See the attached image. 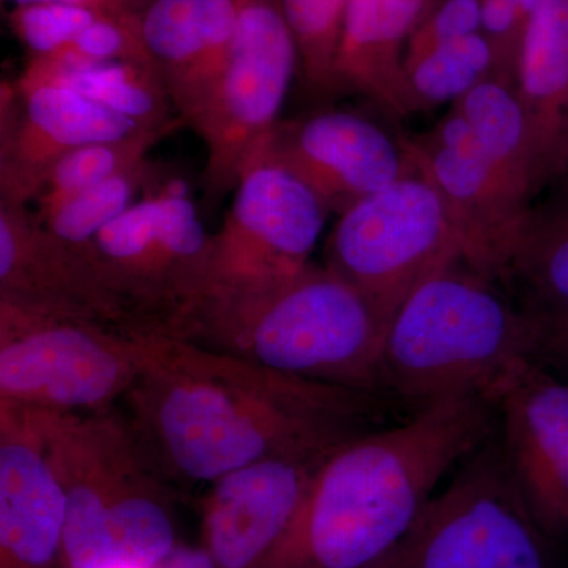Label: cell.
<instances>
[{
  "label": "cell",
  "mask_w": 568,
  "mask_h": 568,
  "mask_svg": "<svg viewBox=\"0 0 568 568\" xmlns=\"http://www.w3.org/2000/svg\"><path fill=\"white\" fill-rule=\"evenodd\" d=\"M13 6H28V3H69V6L85 7V9L106 11L118 14H142L153 0H6Z\"/></svg>",
  "instance_id": "33"
},
{
  "label": "cell",
  "mask_w": 568,
  "mask_h": 568,
  "mask_svg": "<svg viewBox=\"0 0 568 568\" xmlns=\"http://www.w3.org/2000/svg\"><path fill=\"white\" fill-rule=\"evenodd\" d=\"M335 448L263 459L212 484L203 506V552L212 568H264Z\"/></svg>",
  "instance_id": "15"
},
{
  "label": "cell",
  "mask_w": 568,
  "mask_h": 568,
  "mask_svg": "<svg viewBox=\"0 0 568 568\" xmlns=\"http://www.w3.org/2000/svg\"><path fill=\"white\" fill-rule=\"evenodd\" d=\"M121 405L163 480L194 487L263 459L338 447L376 428L384 398L155 335Z\"/></svg>",
  "instance_id": "1"
},
{
  "label": "cell",
  "mask_w": 568,
  "mask_h": 568,
  "mask_svg": "<svg viewBox=\"0 0 568 568\" xmlns=\"http://www.w3.org/2000/svg\"><path fill=\"white\" fill-rule=\"evenodd\" d=\"M65 497L63 568H160L175 555L170 485L118 407L29 409Z\"/></svg>",
  "instance_id": "5"
},
{
  "label": "cell",
  "mask_w": 568,
  "mask_h": 568,
  "mask_svg": "<svg viewBox=\"0 0 568 568\" xmlns=\"http://www.w3.org/2000/svg\"><path fill=\"white\" fill-rule=\"evenodd\" d=\"M465 263L462 242L435 186L417 168L346 212L325 244V265L388 316L440 268Z\"/></svg>",
  "instance_id": "10"
},
{
  "label": "cell",
  "mask_w": 568,
  "mask_h": 568,
  "mask_svg": "<svg viewBox=\"0 0 568 568\" xmlns=\"http://www.w3.org/2000/svg\"><path fill=\"white\" fill-rule=\"evenodd\" d=\"M497 73L503 71L495 48L484 32L463 37L409 59L405 62V80L413 114L446 103L454 106Z\"/></svg>",
  "instance_id": "25"
},
{
  "label": "cell",
  "mask_w": 568,
  "mask_h": 568,
  "mask_svg": "<svg viewBox=\"0 0 568 568\" xmlns=\"http://www.w3.org/2000/svg\"><path fill=\"white\" fill-rule=\"evenodd\" d=\"M534 308L540 321L538 358L568 377V308Z\"/></svg>",
  "instance_id": "32"
},
{
  "label": "cell",
  "mask_w": 568,
  "mask_h": 568,
  "mask_svg": "<svg viewBox=\"0 0 568 568\" xmlns=\"http://www.w3.org/2000/svg\"><path fill=\"white\" fill-rule=\"evenodd\" d=\"M141 22L153 65L179 118L190 126L197 111V84L205 51L203 0H153Z\"/></svg>",
  "instance_id": "23"
},
{
  "label": "cell",
  "mask_w": 568,
  "mask_h": 568,
  "mask_svg": "<svg viewBox=\"0 0 568 568\" xmlns=\"http://www.w3.org/2000/svg\"><path fill=\"white\" fill-rule=\"evenodd\" d=\"M211 246L186 182L151 162L140 201L88 248L138 323L173 336L211 286Z\"/></svg>",
  "instance_id": "7"
},
{
  "label": "cell",
  "mask_w": 568,
  "mask_h": 568,
  "mask_svg": "<svg viewBox=\"0 0 568 568\" xmlns=\"http://www.w3.org/2000/svg\"><path fill=\"white\" fill-rule=\"evenodd\" d=\"M140 132L145 130L65 85L20 88L17 82L3 81L0 204L28 207L67 153Z\"/></svg>",
  "instance_id": "14"
},
{
  "label": "cell",
  "mask_w": 568,
  "mask_h": 568,
  "mask_svg": "<svg viewBox=\"0 0 568 568\" xmlns=\"http://www.w3.org/2000/svg\"><path fill=\"white\" fill-rule=\"evenodd\" d=\"M432 0H349L335 61L336 93H357L396 119L413 115L407 44Z\"/></svg>",
  "instance_id": "19"
},
{
  "label": "cell",
  "mask_w": 568,
  "mask_h": 568,
  "mask_svg": "<svg viewBox=\"0 0 568 568\" xmlns=\"http://www.w3.org/2000/svg\"><path fill=\"white\" fill-rule=\"evenodd\" d=\"M260 151L297 175L336 215L416 170L405 138L395 140L345 110L280 119Z\"/></svg>",
  "instance_id": "13"
},
{
  "label": "cell",
  "mask_w": 568,
  "mask_h": 568,
  "mask_svg": "<svg viewBox=\"0 0 568 568\" xmlns=\"http://www.w3.org/2000/svg\"><path fill=\"white\" fill-rule=\"evenodd\" d=\"M496 426L491 402L455 398L351 437L325 458L264 568H376Z\"/></svg>",
  "instance_id": "2"
},
{
  "label": "cell",
  "mask_w": 568,
  "mask_h": 568,
  "mask_svg": "<svg viewBox=\"0 0 568 568\" xmlns=\"http://www.w3.org/2000/svg\"><path fill=\"white\" fill-rule=\"evenodd\" d=\"M349 0H282L297 43L301 73L316 95H335V61Z\"/></svg>",
  "instance_id": "28"
},
{
  "label": "cell",
  "mask_w": 568,
  "mask_h": 568,
  "mask_svg": "<svg viewBox=\"0 0 568 568\" xmlns=\"http://www.w3.org/2000/svg\"><path fill=\"white\" fill-rule=\"evenodd\" d=\"M175 130H145L121 140L95 142L67 153L52 168L43 189L33 201V215L43 222L65 201L148 159L151 149Z\"/></svg>",
  "instance_id": "26"
},
{
  "label": "cell",
  "mask_w": 568,
  "mask_h": 568,
  "mask_svg": "<svg viewBox=\"0 0 568 568\" xmlns=\"http://www.w3.org/2000/svg\"><path fill=\"white\" fill-rule=\"evenodd\" d=\"M540 321L466 263L424 280L396 310L383 349L384 396L418 407L496 396L538 358ZM417 407V409H418Z\"/></svg>",
  "instance_id": "4"
},
{
  "label": "cell",
  "mask_w": 568,
  "mask_h": 568,
  "mask_svg": "<svg viewBox=\"0 0 568 568\" xmlns=\"http://www.w3.org/2000/svg\"><path fill=\"white\" fill-rule=\"evenodd\" d=\"M405 142L410 162L443 200L465 263L497 283L511 280L532 203L489 162L454 108L428 132Z\"/></svg>",
  "instance_id": "12"
},
{
  "label": "cell",
  "mask_w": 568,
  "mask_h": 568,
  "mask_svg": "<svg viewBox=\"0 0 568 568\" xmlns=\"http://www.w3.org/2000/svg\"><path fill=\"white\" fill-rule=\"evenodd\" d=\"M233 48L222 78L192 129L205 145L204 204L216 205L276 123L295 70L297 43L282 0H237Z\"/></svg>",
  "instance_id": "9"
},
{
  "label": "cell",
  "mask_w": 568,
  "mask_h": 568,
  "mask_svg": "<svg viewBox=\"0 0 568 568\" xmlns=\"http://www.w3.org/2000/svg\"><path fill=\"white\" fill-rule=\"evenodd\" d=\"M65 511L31 410L0 402V568L63 566Z\"/></svg>",
  "instance_id": "18"
},
{
  "label": "cell",
  "mask_w": 568,
  "mask_h": 568,
  "mask_svg": "<svg viewBox=\"0 0 568 568\" xmlns=\"http://www.w3.org/2000/svg\"><path fill=\"white\" fill-rule=\"evenodd\" d=\"M103 14L106 11L69 3H28L11 9L9 24L31 58H40L69 47L71 41Z\"/></svg>",
  "instance_id": "29"
},
{
  "label": "cell",
  "mask_w": 568,
  "mask_h": 568,
  "mask_svg": "<svg viewBox=\"0 0 568 568\" xmlns=\"http://www.w3.org/2000/svg\"><path fill=\"white\" fill-rule=\"evenodd\" d=\"M153 336L0 295V402L52 414L114 409Z\"/></svg>",
  "instance_id": "6"
},
{
  "label": "cell",
  "mask_w": 568,
  "mask_h": 568,
  "mask_svg": "<svg viewBox=\"0 0 568 568\" xmlns=\"http://www.w3.org/2000/svg\"><path fill=\"white\" fill-rule=\"evenodd\" d=\"M452 108L465 119L481 151L504 179L529 203H536L545 186L515 78L497 73Z\"/></svg>",
  "instance_id": "22"
},
{
  "label": "cell",
  "mask_w": 568,
  "mask_h": 568,
  "mask_svg": "<svg viewBox=\"0 0 568 568\" xmlns=\"http://www.w3.org/2000/svg\"><path fill=\"white\" fill-rule=\"evenodd\" d=\"M495 407L497 437L519 491L549 537H567L568 377L529 362Z\"/></svg>",
  "instance_id": "16"
},
{
  "label": "cell",
  "mask_w": 568,
  "mask_h": 568,
  "mask_svg": "<svg viewBox=\"0 0 568 568\" xmlns=\"http://www.w3.org/2000/svg\"><path fill=\"white\" fill-rule=\"evenodd\" d=\"M17 84H61L80 92L144 130L185 126L159 70L149 63L104 62L74 65L55 58H29Z\"/></svg>",
  "instance_id": "21"
},
{
  "label": "cell",
  "mask_w": 568,
  "mask_h": 568,
  "mask_svg": "<svg viewBox=\"0 0 568 568\" xmlns=\"http://www.w3.org/2000/svg\"><path fill=\"white\" fill-rule=\"evenodd\" d=\"M549 538L493 433L376 568H551Z\"/></svg>",
  "instance_id": "8"
},
{
  "label": "cell",
  "mask_w": 568,
  "mask_h": 568,
  "mask_svg": "<svg viewBox=\"0 0 568 568\" xmlns=\"http://www.w3.org/2000/svg\"><path fill=\"white\" fill-rule=\"evenodd\" d=\"M510 2L515 3L517 9L529 20L530 13H532L534 7L537 6L538 0H510Z\"/></svg>",
  "instance_id": "34"
},
{
  "label": "cell",
  "mask_w": 568,
  "mask_h": 568,
  "mask_svg": "<svg viewBox=\"0 0 568 568\" xmlns=\"http://www.w3.org/2000/svg\"><path fill=\"white\" fill-rule=\"evenodd\" d=\"M141 18L142 14H103L71 41L69 47L50 55H58L62 61L74 65L104 62H140L153 65L142 37Z\"/></svg>",
  "instance_id": "30"
},
{
  "label": "cell",
  "mask_w": 568,
  "mask_h": 568,
  "mask_svg": "<svg viewBox=\"0 0 568 568\" xmlns=\"http://www.w3.org/2000/svg\"><path fill=\"white\" fill-rule=\"evenodd\" d=\"M530 207L511 280L525 284L538 308H568V174Z\"/></svg>",
  "instance_id": "24"
},
{
  "label": "cell",
  "mask_w": 568,
  "mask_h": 568,
  "mask_svg": "<svg viewBox=\"0 0 568 568\" xmlns=\"http://www.w3.org/2000/svg\"><path fill=\"white\" fill-rule=\"evenodd\" d=\"M0 295L152 335L112 291L88 245L55 237L26 205L0 204Z\"/></svg>",
  "instance_id": "17"
},
{
  "label": "cell",
  "mask_w": 568,
  "mask_h": 568,
  "mask_svg": "<svg viewBox=\"0 0 568 568\" xmlns=\"http://www.w3.org/2000/svg\"><path fill=\"white\" fill-rule=\"evenodd\" d=\"M196 568H212L211 562H209V559L205 558V555H204V559L201 560L200 566H197Z\"/></svg>",
  "instance_id": "35"
},
{
  "label": "cell",
  "mask_w": 568,
  "mask_h": 568,
  "mask_svg": "<svg viewBox=\"0 0 568 568\" xmlns=\"http://www.w3.org/2000/svg\"><path fill=\"white\" fill-rule=\"evenodd\" d=\"M328 213L305 182L257 152L212 234L207 294L265 290L304 272Z\"/></svg>",
  "instance_id": "11"
},
{
  "label": "cell",
  "mask_w": 568,
  "mask_h": 568,
  "mask_svg": "<svg viewBox=\"0 0 568 568\" xmlns=\"http://www.w3.org/2000/svg\"><path fill=\"white\" fill-rule=\"evenodd\" d=\"M390 316L328 265L276 286L205 295L175 338L328 386L384 396Z\"/></svg>",
  "instance_id": "3"
},
{
  "label": "cell",
  "mask_w": 568,
  "mask_h": 568,
  "mask_svg": "<svg viewBox=\"0 0 568 568\" xmlns=\"http://www.w3.org/2000/svg\"><path fill=\"white\" fill-rule=\"evenodd\" d=\"M515 85L548 190L568 174V0H538L534 7L519 47Z\"/></svg>",
  "instance_id": "20"
},
{
  "label": "cell",
  "mask_w": 568,
  "mask_h": 568,
  "mask_svg": "<svg viewBox=\"0 0 568 568\" xmlns=\"http://www.w3.org/2000/svg\"><path fill=\"white\" fill-rule=\"evenodd\" d=\"M478 32H481V0H432L407 44L405 62Z\"/></svg>",
  "instance_id": "31"
},
{
  "label": "cell",
  "mask_w": 568,
  "mask_h": 568,
  "mask_svg": "<svg viewBox=\"0 0 568 568\" xmlns=\"http://www.w3.org/2000/svg\"><path fill=\"white\" fill-rule=\"evenodd\" d=\"M151 160L145 159L122 173L84 190L59 205L43 222L55 237L71 245H89L104 227L136 204L144 192ZM39 222V220H37Z\"/></svg>",
  "instance_id": "27"
}]
</instances>
